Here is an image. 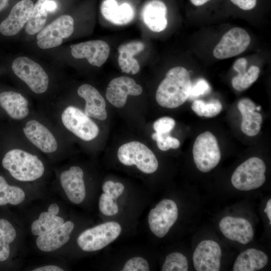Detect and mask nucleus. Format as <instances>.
<instances>
[{
  "label": "nucleus",
  "instance_id": "obj_1",
  "mask_svg": "<svg viewBox=\"0 0 271 271\" xmlns=\"http://www.w3.org/2000/svg\"><path fill=\"white\" fill-rule=\"evenodd\" d=\"M190 75L183 67L170 69L159 85L156 99L162 107L175 108L182 105L189 98L192 87Z\"/></svg>",
  "mask_w": 271,
  "mask_h": 271
},
{
  "label": "nucleus",
  "instance_id": "obj_2",
  "mask_svg": "<svg viewBox=\"0 0 271 271\" xmlns=\"http://www.w3.org/2000/svg\"><path fill=\"white\" fill-rule=\"evenodd\" d=\"M2 165L14 178L22 182L36 180L45 172L43 162L36 155L18 149L11 150L6 154Z\"/></svg>",
  "mask_w": 271,
  "mask_h": 271
},
{
  "label": "nucleus",
  "instance_id": "obj_3",
  "mask_svg": "<svg viewBox=\"0 0 271 271\" xmlns=\"http://www.w3.org/2000/svg\"><path fill=\"white\" fill-rule=\"evenodd\" d=\"M121 230V225L118 222H106L83 231L78 235L77 243L84 251H96L114 241Z\"/></svg>",
  "mask_w": 271,
  "mask_h": 271
},
{
  "label": "nucleus",
  "instance_id": "obj_4",
  "mask_svg": "<svg viewBox=\"0 0 271 271\" xmlns=\"http://www.w3.org/2000/svg\"><path fill=\"white\" fill-rule=\"evenodd\" d=\"M119 162L124 165H134L146 174L155 172L158 168V160L154 153L144 144L132 141L121 146L117 151Z\"/></svg>",
  "mask_w": 271,
  "mask_h": 271
},
{
  "label": "nucleus",
  "instance_id": "obj_5",
  "mask_svg": "<svg viewBox=\"0 0 271 271\" xmlns=\"http://www.w3.org/2000/svg\"><path fill=\"white\" fill-rule=\"evenodd\" d=\"M265 171L264 162L258 157H251L235 169L231 177V183L241 191L257 189L265 182Z\"/></svg>",
  "mask_w": 271,
  "mask_h": 271
},
{
  "label": "nucleus",
  "instance_id": "obj_6",
  "mask_svg": "<svg viewBox=\"0 0 271 271\" xmlns=\"http://www.w3.org/2000/svg\"><path fill=\"white\" fill-rule=\"evenodd\" d=\"M192 153L196 167L203 173L211 171L217 166L221 159L217 140L209 131L200 134L196 138Z\"/></svg>",
  "mask_w": 271,
  "mask_h": 271
},
{
  "label": "nucleus",
  "instance_id": "obj_7",
  "mask_svg": "<svg viewBox=\"0 0 271 271\" xmlns=\"http://www.w3.org/2000/svg\"><path fill=\"white\" fill-rule=\"evenodd\" d=\"M12 68L16 76L35 93H43L47 90L48 76L38 63L28 57H19L14 60Z\"/></svg>",
  "mask_w": 271,
  "mask_h": 271
},
{
  "label": "nucleus",
  "instance_id": "obj_8",
  "mask_svg": "<svg viewBox=\"0 0 271 271\" xmlns=\"http://www.w3.org/2000/svg\"><path fill=\"white\" fill-rule=\"evenodd\" d=\"M61 120L68 130L83 141H91L98 134L97 124L84 112L75 106L67 107L62 113Z\"/></svg>",
  "mask_w": 271,
  "mask_h": 271
},
{
  "label": "nucleus",
  "instance_id": "obj_9",
  "mask_svg": "<svg viewBox=\"0 0 271 271\" xmlns=\"http://www.w3.org/2000/svg\"><path fill=\"white\" fill-rule=\"evenodd\" d=\"M178 216L176 203L171 199L162 200L149 213L148 220L151 232L156 236L163 238L175 224Z\"/></svg>",
  "mask_w": 271,
  "mask_h": 271
},
{
  "label": "nucleus",
  "instance_id": "obj_10",
  "mask_svg": "<svg viewBox=\"0 0 271 271\" xmlns=\"http://www.w3.org/2000/svg\"><path fill=\"white\" fill-rule=\"evenodd\" d=\"M74 25L71 16L68 15L60 16L38 33L37 36L38 47L47 49L60 45L64 39L72 34Z\"/></svg>",
  "mask_w": 271,
  "mask_h": 271
},
{
  "label": "nucleus",
  "instance_id": "obj_11",
  "mask_svg": "<svg viewBox=\"0 0 271 271\" xmlns=\"http://www.w3.org/2000/svg\"><path fill=\"white\" fill-rule=\"evenodd\" d=\"M250 38L244 29L235 27L224 34L214 48L213 54L218 59H224L237 56L248 47Z\"/></svg>",
  "mask_w": 271,
  "mask_h": 271
},
{
  "label": "nucleus",
  "instance_id": "obj_12",
  "mask_svg": "<svg viewBox=\"0 0 271 271\" xmlns=\"http://www.w3.org/2000/svg\"><path fill=\"white\" fill-rule=\"evenodd\" d=\"M221 255V248L216 242L212 240L202 241L193 253L194 267L197 271H218Z\"/></svg>",
  "mask_w": 271,
  "mask_h": 271
},
{
  "label": "nucleus",
  "instance_id": "obj_13",
  "mask_svg": "<svg viewBox=\"0 0 271 271\" xmlns=\"http://www.w3.org/2000/svg\"><path fill=\"white\" fill-rule=\"evenodd\" d=\"M143 92L142 86L134 79L126 76L115 78L109 82L106 90V98L114 106L123 107L128 95L138 96Z\"/></svg>",
  "mask_w": 271,
  "mask_h": 271
},
{
  "label": "nucleus",
  "instance_id": "obj_14",
  "mask_svg": "<svg viewBox=\"0 0 271 271\" xmlns=\"http://www.w3.org/2000/svg\"><path fill=\"white\" fill-rule=\"evenodd\" d=\"M71 54L76 59L86 58L92 65L100 67L107 60L110 47L102 40H91L70 46Z\"/></svg>",
  "mask_w": 271,
  "mask_h": 271
},
{
  "label": "nucleus",
  "instance_id": "obj_15",
  "mask_svg": "<svg viewBox=\"0 0 271 271\" xmlns=\"http://www.w3.org/2000/svg\"><path fill=\"white\" fill-rule=\"evenodd\" d=\"M84 173L78 166H72L60 175V182L69 200L79 204L86 196V189L83 179Z\"/></svg>",
  "mask_w": 271,
  "mask_h": 271
},
{
  "label": "nucleus",
  "instance_id": "obj_16",
  "mask_svg": "<svg viewBox=\"0 0 271 271\" xmlns=\"http://www.w3.org/2000/svg\"><path fill=\"white\" fill-rule=\"evenodd\" d=\"M34 4L31 0H22L12 8L9 16L0 24L1 33L7 36L18 33L28 22Z\"/></svg>",
  "mask_w": 271,
  "mask_h": 271
},
{
  "label": "nucleus",
  "instance_id": "obj_17",
  "mask_svg": "<svg viewBox=\"0 0 271 271\" xmlns=\"http://www.w3.org/2000/svg\"><path fill=\"white\" fill-rule=\"evenodd\" d=\"M23 132L35 146L45 153L55 152L58 143L52 133L39 121L32 119L28 121L23 128Z\"/></svg>",
  "mask_w": 271,
  "mask_h": 271
},
{
  "label": "nucleus",
  "instance_id": "obj_18",
  "mask_svg": "<svg viewBox=\"0 0 271 271\" xmlns=\"http://www.w3.org/2000/svg\"><path fill=\"white\" fill-rule=\"evenodd\" d=\"M219 226L225 237L231 240L245 244L253 239L252 225L244 218L226 216L220 220Z\"/></svg>",
  "mask_w": 271,
  "mask_h": 271
},
{
  "label": "nucleus",
  "instance_id": "obj_19",
  "mask_svg": "<svg viewBox=\"0 0 271 271\" xmlns=\"http://www.w3.org/2000/svg\"><path fill=\"white\" fill-rule=\"evenodd\" d=\"M74 228L73 222H65L51 231L38 236L36 245L39 249L46 252L59 249L69 241Z\"/></svg>",
  "mask_w": 271,
  "mask_h": 271
},
{
  "label": "nucleus",
  "instance_id": "obj_20",
  "mask_svg": "<svg viewBox=\"0 0 271 271\" xmlns=\"http://www.w3.org/2000/svg\"><path fill=\"white\" fill-rule=\"evenodd\" d=\"M78 95L85 100L84 112L89 116L100 120L107 118L105 101L93 86L84 84L77 89Z\"/></svg>",
  "mask_w": 271,
  "mask_h": 271
},
{
  "label": "nucleus",
  "instance_id": "obj_21",
  "mask_svg": "<svg viewBox=\"0 0 271 271\" xmlns=\"http://www.w3.org/2000/svg\"><path fill=\"white\" fill-rule=\"evenodd\" d=\"M237 108L242 116L240 126L242 132L249 137L256 136L261 128L262 117L256 111L255 103L248 98H244L238 101Z\"/></svg>",
  "mask_w": 271,
  "mask_h": 271
},
{
  "label": "nucleus",
  "instance_id": "obj_22",
  "mask_svg": "<svg viewBox=\"0 0 271 271\" xmlns=\"http://www.w3.org/2000/svg\"><path fill=\"white\" fill-rule=\"evenodd\" d=\"M167 8L161 0H151L145 4L142 11L144 23L151 31L160 32L167 26Z\"/></svg>",
  "mask_w": 271,
  "mask_h": 271
},
{
  "label": "nucleus",
  "instance_id": "obj_23",
  "mask_svg": "<svg viewBox=\"0 0 271 271\" xmlns=\"http://www.w3.org/2000/svg\"><path fill=\"white\" fill-rule=\"evenodd\" d=\"M102 189L103 193L98 201L99 210L105 216L115 215L118 212L116 200L123 193L124 186L120 182L107 181L103 183Z\"/></svg>",
  "mask_w": 271,
  "mask_h": 271
},
{
  "label": "nucleus",
  "instance_id": "obj_24",
  "mask_svg": "<svg viewBox=\"0 0 271 271\" xmlns=\"http://www.w3.org/2000/svg\"><path fill=\"white\" fill-rule=\"evenodd\" d=\"M100 12L106 20L117 25H126L134 17V10L129 4L125 3L119 6L115 0L103 1Z\"/></svg>",
  "mask_w": 271,
  "mask_h": 271
},
{
  "label": "nucleus",
  "instance_id": "obj_25",
  "mask_svg": "<svg viewBox=\"0 0 271 271\" xmlns=\"http://www.w3.org/2000/svg\"><path fill=\"white\" fill-rule=\"evenodd\" d=\"M29 102L21 94L14 91L0 93V105L12 118L20 120L29 114Z\"/></svg>",
  "mask_w": 271,
  "mask_h": 271
},
{
  "label": "nucleus",
  "instance_id": "obj_26",
  "mask_svg": "<svg viewBox=\"0 0 271 271\" xmlns=\"http://www.w3.org/2000/svg\"><path fill=\"white\" fill-rule=\"evenodd\" d=\"M60 208L56 203L50 204L47 211L42 212L32 223V234L36 236L48 233L63 224L64 219L58 216Z\"/></svg>",
  "mask_w": 271,
  "mask_h": 271
},
{
  "label": "nucleus",
  "instance_id": "obj_27",
  "mask_svg": "<svg viewBox=\"0 0 271 271\" xmlns=\"http://www.w3.org/2000/svg\"><path fill=\"white\" fill-rule=\"evenodd\" d=\"M145 47V44L140 41L128 42L119 47L118 63L122 72L132 74L139 72V63L133 56L143 51Z\"/></svg>",
  "mask_w": 271,
  "mask_h": 271
},
{
  "label": "nucleus",
  "instance_id": "obj_28",
  "mask_svg": "<svg viewBox=\"0 0 271 271\" xmlns=\"http://www.w3.org/2000/svg\"><path fill=\"white\" fill-rule=\"evenodd\" d=\"M247 62L246 59H238L234 63L233 68L238 72L231 80V84L236 90L241 91L249 88L258 78L259 68L254 65L251 66L246 70Z\"/></svg>",
  "mask_w": 271,
  "mask_h": 271
},
{
  "label": "nucleus",
  "instance_id": "obj_29",
  "mask_svg": "<svg viewBox=\"0 0 271 271\" xmlns=\"http://www.w3.org/2000/svg\"><path fill=\"white\" fill-rule=\"evenodd\" d=\"M268 262V257L263 251L249 248L237 257L233 267V271H255L263 268Z\"/></svg>",
  "mask_w": 271,
  "mask_h": 271
},
{
  "label": "nucleus",
  "instance_id": "obj_30",
  "mask_svg": "<svg viewBox=\"0 0 271 271\" xmlns=\"http://www.w3.org/2000/svg\"><path fill=\"white\" fill-rule=\"evenodd\" d=\"M46 1L38 0L34 6L32 13L25 27L27 34L34 35L44 27L48 15V12L45 7Z\"/></svg>",
  "mask_w": 271,
  "mask_h": 271
},
{
  "label": "nucleus",
  "instance_id": "obj_31",
  "mask_svg": "<svg viewBox=\"0 0 271 271\" xmlns=\"http://www.w3.org/2000/svg\"><path fill=\"white\" fill-rule=\"evenodd\" d=\"M25 197V193L22 188L9 185L6 179L0 176V206L20 204Z\"/></svg>",
  "mask_w": 271,
  "mask_h": 271
},
{
  "label": "nucleus",
  "instance_id": "obj_32",
  "mask_svg": "<svg viewBox=\"0 0 271 271\" xmlns=\"http://www.w3.org/2000/svg\"><path fill=\"white\" fill-rule=\"evenodd\" d=\"M13 225L5 219H0V261L6 260L10 254V244L16 237Z\"/></svg>",
  "mask_w": 271,
  "mask_h": 271
},
{
  "label": "nucleus",
  "instance_id": "obj_33",
  "mask_svg": "<svg viewBox=\"0 0 271 271\" xmlns=\"http://www.w3.org/2000/svg\"><path fill=\"white\" fill-rule=\"evenodd\" d=\"M191 109L199 116L211 118L221 112L222 105L221 102L216 99H212L208 102L196 99L191 104Z\"/></svg>",
  "mask_w": 271,
  "mask_h": 271
},
{
  "label": "nucleus",
  "instance_id": "obj_34",
  "mask_svg": "<svg viewBox=\"0 0 271 271\" xmlns=\"http://www.w3.org/2000/svg\"><path fill=\"white\" fill-rule=\"evenodd\" d=\"M188 262L187 257L180 252L169 254L163 264L162 271H187Z\"/></svg>",
  "mask_w": 271,
  "mask_h": 271
},
{
  "label": "nucleus",
  "instance_id": "obj_35",
  "mask_svg": "<svg viewBox=\"0 0 271 271\" xmlns=\"http://www.w3.org/2000/svg\"><path fill=\"white\" fill-rule=\"evenodd\" d=\"M157 143L158 148L162 151H167L171 149H177L180 146V141L170 135V133L161 134L155 132L151 136Z\"/></svg>",
  "mask_w": 271,
  "mask_h": 271
},
{
  "label": "nucleus",
  "instance_id": "obj_36",
  "mask_svg": "<svg viewBox=\"0 0 271 271\" xmlns=\"http://www.w3.org/2000/svg\"><path fill=\"white\" fill-rule=\"evenodd\" d=\"M121 270L123 271H149L148 262L144 258L136 256L130 258L125 263Z\"/></svg>",
  "mask_w": 271,
  "mask_h": 271
},
{
  "label": "nucleus",
  "instance_id": "obj_37",
  "mask_svg": "<svg viewBox=\"0 0 271 271\" xmlns=\"http://www.w3.org/2000/svg\"><path fill=\"white\" fill-rule=\"evenodd\" d=\"M175 120L169 116L162 117L155 121L153 128L156 132L167 134L173 130L175 125Z\"/></svg>",
  "mask_w": 271,
  "mask_h": 271
},
{
  "label": "nucleus",
  "instance_id": "obj_38",
  "mask_svg": "<svg viewBox=\"0 0 271 271\" xmlns=\"http://www.w3.org/2000/svg\"><path fill=\"white\" fill-rule=\"evenodd\" d=\"M210 91V87L208 83L204 79H199L195 84L192 85L189 98H197L208 93Z\"/></svg>",
  "mask_w": 271,
  "mask_h": 271
},
{
  "label": "nucleus",
  "instance_id": "obj_39",
  "mask_svg": "<svg viewBox=\"0 0 271 271\" xmlns=\"http://www.w3.org/2000/svg\"><path fill=\"white\" fill-rule=\"evenodd\" d=\"M231 2L243 10H250L256 5L257 0H230Z\"/></svg>",
  "mask_w": 271,
  "mask_h": 271
},
{
  "label": "nucleus",
  "instance_id": "obj_40",
  "mask_svg": "<svg viewBox=\"0 0 271 271\" xmlns=\"http://www.w3.org/2000/svg\"><path fill=\"white\" fill-rule=\"evenodd\" d=\"M33 271H62L63 269L59 266L55 265H46L35 268Z\"/></svg>",
  "mask_w": 271,
  "mask_h": 271
},
{
  "label": "nucleus",
  "instance_id": "obj_41",
  "mask_svg": "<svg viewBox=\"0 0 271 271\" xmlns=\"http://www.w3.org/2000/svg\"><path fill=\"white\" fill-rule=\"evenodd\" d=\"M45 7L48 12L53 13L57 8V4L54 1L46 0L45 2Z\"/></svg>",
  "mask_w": 271,
  "mask_h": 271
},
{
  "label": "nucleus",
  "instance_id": "obj_42",
  "mask_svg": "<svg viewBox=\"0 0 271 271\" xmlns=\"http://www.w3.org/2000/svg\"><path fill=\"white\" fill-rule=\"evenodd\" d=\"M264 212L266 213L267 217L269 220V224H271V199H269L267 203Z\"/></svg>",
  "mask_w": 271,
  "mask_h": 271
},
{
  "label": "nucleus",
  "instance_id": "obj_43",
  "mask_svg": "<svg viewBox=\"0 0 271 271\" xmlns=\"http://www.w3.org/2000/svg\"><path fill=\"white\" fill-rule=\"evenodd\" d=\"M191 3L196 6H202L210 0H190Z\"/></svg>",
  "mask_w": 271,
  "mask_h": 271
},
{
  "label": "nucleus",
  "instance_id": "obj_44",
  "mask_svg": "<svg viewBox=\"0 0 271 271\" xmlns=\"http://www.w3.org/2000/svg\"><path fill=\"white\" fill-rule=\"evenodd\" d=\"M9 0H0V11L4 9L8 5Z\"/></svg>",
  "mask_w": 271,
  "mask_h": 271
}]
</instances>
